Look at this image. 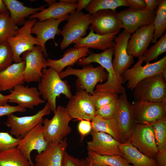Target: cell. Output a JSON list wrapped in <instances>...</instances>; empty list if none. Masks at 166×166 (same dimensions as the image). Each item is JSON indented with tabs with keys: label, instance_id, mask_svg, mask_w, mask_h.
Instances as JSON below:
<instances>
[{
	"label": "cell",
	"instance_id": "1",
	"mask_svg": "<svg viewBox=\"0 0 166 166\" xmlns=\"http://www.w3.org/2000/svg\"><path fill=\"white\" fill-rule=\"evenodd\" d=\"M113 55V47L98 53L89 51L87 57L81 58L77 63L78 65L82 66L92 62L99 64L107 72L108 76L105 83L96 85L95 90L121 94L126 93L125 88L123 86L125 81L122 77L114 70L112 62Z\"/></svg>",
	"mask_w": 166,
	"mask_h": 166
},
{
	"label": "cell",
	"instance_id": "2",
	"mask_svg": "<svg viewBox=\"0 0 166 166\" xmlns=\"http://www.w3.org/2000/svg\"><path fill=\"white\" fill-rule=\"evenodd\" d=\"M42 75L38 81V89L43 99L49 105L51 112L54 114L56 111V99L61 94L64 95L66 98L70 99L72 97L70 86L67 81L62 80L59 74L53 68L42 69Z\"/></svg>",
	"mask_w": 166,
	"mask_h": 166
},
{
	"label": "cell",
	"instance_id": "3",
	"mask_svg": "<svg viewBox=\"0 0 166 166\" xmlns=\"http://www.w3.org/2000/svg\"><path fill=\"white\" fill-rule=\"evenodd\" d=\"M59 74L61 79L70 75L76 76L77 78L75 84L77 91H85L91 95L93 94L97 83L107 80L108 76L107 72L101 65L94 67L90 64L83 66L81 69L68 66L65 71Z\"/></svg>",
	"mask_w": 166,
	"mask_h": 166
},
{
	"label": "cell",
	"instance_id": "4",
	"mask_svg": "<svg viewBox=\"0 0 166 166\" xmlns=\"http://www.w3.org/2000/svg\"><path fill=\"white\" fill-rule=\"evenodd\" d=\"M72 119L65 107L58 105L52 118H45L43 121L45 140L49 143L61 142L71 132L69 124Z\"/></svg>",
	"mask_w": 166,
	"mask_h": 166
},
{
	"label": "cell",
	"instance_id": "5",
	"mask_svg": "<svg viewBox=\"0 0 166 166\" xmlns=\"http://www.w3.org/2000/svg\"><path fill=\"white\" fill-rule=\"evenodd\" d=\"M134 101L166 102V83L161 73L139 82L133 90Z\"/></svg>",
	"mask_w": 166,
	"mask_h": 166
},
{
	"label": "cell",
	"instance_id": "6",
	"mask_svg": "<svg viewBox=\"0 0 166 166\" xmlns=\"http://www.w3.org/2000/svg\"><path fill=\"white\" fill-rule=\"evenodd\" d=\"M67 22L61 30L63 39L60 47L64 49L77 40L84 38L91 23V15L85 14L76 10L70 13L67 18Z\"/></svg>",
	"mask_w": 166,
	"mask_h": 166
},
{
	"label": "cell",
	"instance_id": "7",
	"mask_svg": "<svg viewBox=\"0 0 166 166\" xmlns=\"http://www.w3.org/2000/svg\"><path fill=\"white\" fill-rule=\"evenodd\" d=\"M37 21L36 19H28L21 27L18 29L14 36L7 38L6 42L12 48L15 63L23 61L21 55L24 52L32 50L35 45L41 46L40 42L31 33V29Z\"/></svg>",
	"mask_w": 166,
	"mask_h": 166
},
{
	"label": "cell",
	"instance_id": "8",
	"mask_svg": "<svg viewBox=\"0 0 166 166\" xmlns=\"http://www.w3.org/2000/svg\"><path fill=\"white\" fill-rule=\"evenodd\" d=\"M136 63L131 68L125 70L121 76L125 82L127 81V88L133 90L137 84L142 80L160 73L166 68V56L153 63H147L142 66L143 56L138 58Z\"/></svg>",
	"mask_w": 166,
	"mask_h": 166
},
{
	"label": "cell",
	"instance_id": "9",
	"mask_svg": "<svg viewBox=\"0 0 166 166\" xmlns=\"http://www.w3.org/2000/svg\"><path fill=\"white\" fill-rule=\"evenodd\" d=\"M128 142L140 152L156 160L158 149L153 128L150 124H135Z\"/></svg>",
	"mask_w": 166,
	"mask_h": 166
},
{
	"label": "cell",
	"instance_id": "10",
	"mask_svg": "<svg viewBox=\"0 0 166 166\" xmlns=\"http://www.w3.org/2000/svg\"><path fill=\"white\" fill-rule=\"evenodd\" d=\"M131 108L136 124H150L166 118V102L134 101Z\"/></svg>",
	"mask_w": 166,
	"mask_h": 166
},
{
	"label": "cell",
	"instance_id": "11",
	"mask_svg": "<svg viewBox=\"0 0 166 166\" xmlns=\"http://www.w3.org/2000/svg\"><path fill=\"white\" fill-rule=\"evenodd\" d=\"M51 111L47 103L44 108L35 114L19 117L12 113L7 116L5 123L10 128L9 133L16 138H23L29 132L38 124L42 123L44 116L49 115Z\"/></svg>",
	"mask_w": 166,
	"mask_h": 166
},
{
	"label": "cell",
	"instance_id": "12",
	"mask_svg": "<svg viewBox=\"0 0 166 166\" xmlns=\"http://www.w3.org/2000/svg\"><path fill=\"white\" fill-rule=\"evenodd\" d=\"M65 108L72 119L91 121L96 115L91 95L85 91H77Z\"/></svg>",
	"mask_w": 166,
	"mask_h": 166
},
{
	"label": "cell",
	"instance_id": "13",
	"mask_svg": "<svg viewBox=\"0 0 166 166\" xmlns=\"http://www.w3.org/2000/svg\"><path fill=\"white\" fill-rule=\"evenodd\" d=\"M22 55V60L26 61L23 73L25 82L29 83L39 81L42 76V69L47 67V60L42 47L35 45L33 49L26 51Z\"/></svg>",
	"mask_w": 166,
	"mask_h": 166
},
{
	"label": "cell",
	"instance_id": "14",
	"mask_svg": "<svg viewBox=\"0 0 166 166\" xmlns=\"http://www.w3.org/2000/svg\"><path fill=\"white\" fill-rule=\"evenodd\" d=\"M156 14V11L146 8L138 10L128 7L118 12L117 16L124 29L131 34L140 27L153 23Z\"/></svg>",
	"mask_w": 166,
	"mask_h": 166
},
{
	"label": "cell",
	"instance_id": "15",
	"mask_svg": "<svg viewBox=\"0 0 166 166\" xmlns=\"http://www.w3.org/2000/svg\"><path fill=\"white\" fill-rule=\"evenodd\" d=\"M42 123L36 125L29 132L19 141L16 147L28 160L30 165H34L30 154L34 150L38 154L45 150L49 143L44 139Z\"/></svg>",
	"mask_w": 166,
	"mask_h": 166
},
{
	"label": "cell",
	"instance_id": "16",
	"mask_svg": "<svg viewBox=\"0 0 166 166\" xmlns=\"http://www.w3.org/2000/svg\"><path fill=\"white\" fill-rule=\"evenodd\" d=\"M117 11L111 10H98L91 15L89 27L96 34L104 35L113 33L123 28L121 22L117 16Z\"/></svg>",
	"mask_w": 166,
	"mask_h": 166
},
{
	"label": "cell",
	"instance_id": "17",
	"mask_svg": "<svg viewBox=\"0 0 166 166\" xmlns=\"http://www.w3.org/2000/svg\"><path fill=\"white\" fill-rule=\"evenodd\" d=\"M131 36V34L124 29L114 39L112 65L115 72L120 76L134 62V57L128 55L127 51V43Z\"/></svg>",
	"mask_w": 166,
	"mask_h": 166
},
{
	"label": "cell",
	"instance_id": "18",
	"mask_svg": "<svg viewBox=\"0 0 166 166\" xmlns=\"http://www.w3.org/2000/svg\"><path fill=\"white\" fill-rule=\"evenodd\" d=\"M10 93L6 95L8 102L15 103L22 108L33 109L34 106L45 103L36 87H29L19 85L10 90Z\"/></svg>",
	"mask_w": 166,
	"mask_h": 166
},
{
	"label": "cell",
	"instance_id": "19",
	"mask_svg": "<svg viewBox=\"0 0 166 166\" xmlns=\"http://www.w3.org/2000/svg\"><path fill=\"white\" fill-rule=\"evenodd\" d=\"M90 132L92 140L86 142L88 151L102 156H122L119 146L121 142L105 133L93 130Z\"/></svg>",
	"mask_w": 166,
	"mask_h": 166
},
{
	"label": "cell",
	"instance_id": "20",
	"mask_svg": "<svg viewBox=\"0 0 166 166\" xmlns=\"http://www.w3.org/2000/svg\"><path fill=\"white\" fill-rule=\"evenodd\" d=\"M118 104L115 118L116 119L121 139V143L128 141L129 137L136 124L131 110V103L126 93L118 97Z\"/></svg>",
	"mask_w": 166,
	"mask_h": 166
},
{
	"label": "cell",
	"instance_id": "21",
	"mask_svg": "<svg viewBox=\"0 0 166 166\" xmlns=\"http://www.w3.org/2000/svg\"><path fill=\"white\" fill-rule=\"evenodd\" d=\"M154 31L153 23L137 29L128 41L127 47L128 54L138 58L143 56L151 42Z\"/></svg>",
	"mask_w": 166,
	"mask_h": 166
},
{
	"label": "cell",
	"instance_id": "22",
	"mask_svg": "<svg viewBox=\"0 0 166 166\" xmlns=\"http://www.w3.org/2000/svg\"><path fill=\"white\" fill-rule=\"evenodd\" d=\"M69 14L57 20L51 18L42 22L37 21L32 27L31 33L36 35V38L41 43L45 57L49 56L45 47L46 42L50 39L54 41L55 35L60 34L61 30L59 28V25L63 21L66 20Z\"/></svg>",
	"mask_w": 166,
	"mask_h": 166
},
{
	"label": "cell",
	"instance_id": "23",
	"mask_svg": "<svg viewBox=\"0 0 166 166\" xmlns=\"http://www.w3.org/2000/svg\"><path fill=\"white\" fill-rule=\"evenodd\" d=\"M67 146L66 137L60 143H49L45 150L36 156L34 166H61Z\"/></svg>",
	"mask_w": 166,
	"mask_h": 166
},
{
	"label": "cell",
	"instance_id": "24",
	"mask_svg": "<svg viewBox=\"0 0 166 166\" xmlns=\"http://www.w3.org/2000/svg\"><path fill=\"white\" fill-rule=\"evenodd\" d=\"M89 29L90 31L88 35L85 37L80 38L74 42L73 47H86L104 51L114 47V38L120 31L101 35L95 33L90 27Z\"/></svg>",
	"mask_w": 166,
	"mask_h": 166
},
{
	"label": "cell",
	"instance_id": "25",
	"mask_svg": "<svg viewBox=\"0 0 166 166\" xmlns=\"http://www.w3.org/2000/svg\"><path fill=\"white\" fill-rule=\"evenodd\" d=\"M25 60L12 64L0 72V92L12 89L15 86L23 85L25 82L24 71Z\"/></svg>",
	"mask_w": 166,
	"mask_h": 166
},
{
	"label": "cell",
	"instance_id": "26",
	"mask_svg": "<svg viewBox=\"0 0 166 166\" xmlns=\"http://www.w3.org/2000/svg\"><path fill=\"white\" fill-rule=\"evenodd\" d=\"M89 51V49L86 47L70 48L64 53L61 59H47V66L53 68L59 74L66 67L73 66L79 60L87 57Z\"/></svg>",
	"mask_w": 166,
	"mask_h": 166
},
{
	"label": "cell",
	"instance_id": "27",
	"mask_svg": "<svg viewBox=\"0 0 166 166\" xmlns=\"http://www.w3.org/2000/svg\"><path fill=\"white\" fill-rule=\"evenodd\" d=\"M77 7V3H67L59 0L48 8L30 15L29 19H38L41 22L51 18L58 19L76 10Z\"/></svg>",
	"mask_w": 166,
	"mask_h": 166
},
{
	"label": "cell",
	"instance_id": "28",
	"mask_svg": "<svg viewBox=\"0 0 166 166\" xmlns=\"http://www.w3.org/2000/svg\"><path fill=\"white\" fill-rule=\"evenodd\" d=\"M10 14V17L16 26L23 25L26 18L45 9V5L37 8L29 7L17 0H3Z\"/></svg>",
	"mask_w": 166,
	"mask_h": 166
},
{
	"label": "cell",
	"instance_id": "29",
	"mask_svg": "<svg viewBox=\"0 0 166 166\" xmlns=\"http://www.w3.org/2000/svg\"><path fill=\"white\" fill-rule=\"evenodd\" d=\"M119 146L122 156L133 166H158L156 160L140 152L129 142L121 143Z\"/></svg>",
	"mask_w": 166,
	"mask_h": 166
},
{
	"label": "cell",
	"instance_id": "30",
	"mask_svg": "<svg viewBox=\"0 0 166 166\" xmlns=\"http://www.w3.org/2000/svg\"><path fill=\"white\" fill-rule=\"evenodd\" d=\"M91 121L92 130L107 133L121 143L117 121L115 118L105 119L96 115Z\"/></svg>",
	"mask_w": 166,
	"mask_h": 166
},
{
	"label": "cell",
	"instance_id": "31",
	"mask_svg": "<svg viewBox=\"0 0 166 166\" xmlns=\"http://www.w3.org/2000/svg\"><path fill=\"white\" fill-rule=\"evenodd\" d=\"M30 163L17 147L0 153V166H29Z\"/></svg>",
	"mask_w": 166,
	"mask_h": 166
},
{
	"label": "cell",
	"instance_id": "32",
	"mask_svg": "<svg viewBox=\"0 0 166 166\" xmlns=\"http://www.w3.org/2000/svg\"><path fill=\"white\" fill-rule=\"evenodd\" d=\"M85 160L88 163H95L107 166H133L122 156L116 155L102 156L88 151Z\"/></svg>",
	"mask_w": 166,
	"mask_h": 166
},
{
	"label": "cell",
	"instance_id": "33",
	"mask_svg": "<svg viewBox=\"0 0 166 166\" xmlns=\"http://www.w3.org/2000/svg\"><path fill=\"white\" fill-rule=\"evenodd\" d=\"M153 24L154 31L151 42L155 43L157 39L163 35L166 29V0H161L156 10V16Z\"/></svg>",
	"mask_w": 166,
	"mask_h": 166
},
{
	"label": "cell",
	"instance_id": "34",
	"mask_svg": "<svg viewBox=\"0 0 166 166\" xmlns=\"http://www.w3.org/2000/svg\"><path fill=\"white\" fill-rule=\"evenodd\" d=\"M123 6L129 7L126 0H91L85 10L92 15L99 10H115Z\"/></svg>",
	"mask_w": 166,
	"mask_h": 166
},
{
	"label": "cell",
	"instance_id": "35",
	"mask_svg": "<svg viewBox=\"0 0 166 166\" xmlns=\"http://www.w3.org/2000/svg\"><path fill=\"white\" fill-rule=\"evenodd\" d=\"M18 28L11 20L9 12L0 14V45L6 42L8 38L14 36Z\"/></svg>",
	"mask_w": 166,
	"mask_h": 166
},
{
	"label": "cell",
	"instance_id": "36",
	"mask_svg": "<svg viewBox=\"0 0 166 166\" xmlns=\"http://www.w3.org/2000/svg\"><path fill=\"white\" fill-rule=\"evenodd\" d=\"M150 124L153 128L158 150L162 151L166 149V118L158 120Z\"/></svg>",
	"mask_w": 166,
	"mask_h": 166
},
{
	"label": "cell",
	"instance_id": "37",
	"mask_svg": "<svg viewBox=\"0 0 166 166\" xmlns=\"http://www.w3.org/2000/svg\"><path fill=\"white\" fill-rule=\"evenodd\" d=\"M166 52V34H164L155 44L147 49L143 55L144 61L149 63L156 59L161 54Z\"/></svg>",
	"mask_w": 166,
	"mask_h": 166
},
{
	"label": "cell",
	"instance_id": "38",
	"mask_svg": "<svg viewBox=\"0 0 166 166\" xmlns=\"http://www.w3.org/2000/svg\"><path fill=\"white\" fill-rule=\"evenodd\" d=\"M92 101L96 110L109 103L118 97V94L94 90L91 95Z\"/></svg>",
	"mask_w": 166,
	"mask_h": 166
},
{
	"label": "cell",
	"instance_id": "39",
	"mask_svg": "<svg viewBox=\"0 0 166 166\" xmlns=\"http://www.w3.org/2000/svg\"><path fill=\"white\" fill-rule=\"evenodd\" d=\"M13 52L7 42L0 45V72L12 64Z\"/></svg>",
	"mask_w": 166,
	"mask_h": 166
},
{
	"label": "cell",
	"instance_id": "40",
	"mask_svg": "<svg viewBox=\"0 0 166 166\" xmlns=\"http://www.w3.org/2000/svg\"><path fill=\"white\" fill-rule=\"evenodd\" d=\"M118 97L96 110V115L105 119L115 118L118 106Z\"/></svg>",
	"mask_w": 166,
	"mask_h": 166
},
{
	"label": "cell",
	"instance_id": "41",
	"mask_svg": "<svg viewBox=\"0 0 166 166\" xmlns=\"http://www.w3.org/2000/svg\"><path fill=\"white\" fill-rule=\"evenodd\" d=\"M22 138L14 137L8 132H0V153L16 147Z\"/></svg>",
	"mask_w": 166,
	"mask_h": 166
},
{
	"label": "cell",
	"instance_id": "42",
	"mask_svg": "<svg viewBox=\"0 0 166 166\" xmlns=\"http://www.w3.org/2000/svg\"><path fill=\"white\" fill-rule=\"evenodd\" d=\"M26 109L20 106H11L7 104L3 105H0V117L8 116L16 112H24Z\"/></svg>",
	"mask_w": 166,
	"mask_h": 166
},
{
	"label": "cell",
	"instance_id": "43",
	"mask_svg": "<svg viewBox=\"0 0 166 166\" xmlns=\"http://www.w3.org/2000/svg\"><path fill=\"white\" fill-rule=\"evenodd\" d=\"M78 125V132L82 138L90 132L92 130V125L90 121L81 120Z\"/></svg>",
	"mask_w": 166,
	"mask_h": 166
},
{
	"label": "cell",
	"instance_id": "44",
	"mask_svg": "<svg viewBox=\"0 0 166 166\" xmlns=\"http://www.w3.org/2000/svg\"><path fill=\"white\" fill-rule=\"evenodd\" d=\"M61 166H81V160L70 155L66 151Z\"/></svg>",
	"mask_w": 166,
	"mask_h": 166
},
{
	"label": "cell",
	"instance_id": "45",
	"mask_svg": "<svg viewBox=\"0 0 166 166\" xmlns=\"http://www.w3.org/2000/svg\"><path fill=\"white\" fill-rule=\"evenodd\" d=\"M129 7L135 10H142L146 8L144 0H126Z\"/></svg>",
	"mask_w": 166,
	"mask_h": 166
},
{
	"label": "cell",
	"instance_id": "46",
	"mask_svg": "<svg viewBox=\"0 0 166 166\" xmlns=\"http://www.w3.org/2000/svg\"><path fill=\"white\" fill-rule=\"evenodd\" d=\"M156 160L158 166H166V149L162 151L158 150Z\"/></svg>",
	"mask_w": 166,
	"mask_h": 166
},
{
	"label": "cell",
	"instance_id": "47",
	"mask_svg": "<svg viewBox=\"0 0 166 166\" xmlns=\"http://www.w3.org/2000/svg\"><path fill=\"white\" fill-rule=\"evenodd\" d=\"M146 9L156 11L157 9L161 0H144Z\"/></svg>",
	"mask_w": 166,
	"mask_h": 166
},
{
	"label": "cell",
	"instance_id": "48",
	"mask_svg": "<svg viewBox=\"0 0 166 166\" xmlns=\"http://www.w3.org/2000/svg\"><path fill=\"white\" fill-rule=\"evenodd\" d=\"M91 0H78L76 11L79 12L83 9H86Z\"/></svg>",
	"mask_w": 166,
	"mask_h": 166
},
{
	"label": "cell",
	"instance_id": "49",
	"mask_svg": "<svg viewBox=\"0 0 166 166\" xmlns=\"http://www.w3.org/2000/svg\"><path fill=\"white\" fill-rule=\"evenodd\" d=\"M8 12V9L3 0H0V14H5Z\"/></svg>",
	"mask_w": 166,
	"mask_h": 166
},
{
	"label": "cell",
	"instance_id": "50",
	"mask_svg": "<svg viewBox=\"0 0 166 166\" xmlns=\"http://www.w3.org/2000/svg\"><path fill=\"white\" fill-rule=\"evenodd\" d=\"M8 100L6 95H4L0 92V105H4L7 104Z\"/></svg>",
	"mask_w": 166,
	"mask_h": 166
},
{
	"label": "cell",
	"instance_id": "51",
	"mask_svg": "<svg viewBox=\"0 0 166 166\" xmlns=\"http://www.w3.org/2000/svg\"><path fill=\"white\" fill-rule=\"evenodd\" d=\"M60 1L67 3H77V0H60Z\"/></svg>",
	"mask_w": 166,
	"mask_h": 166
},
{
	"label": "cell",
	"instance_id": "52",
	"mask_svg": "<svg viewBox=\"0 0 166 166\" xmlns=\"http://www.w3.org/2000/svg\"><path fill=\"white\" fill-rule=\"evenodd\" d=\"M44 1L47 2L49 6L56 2V1L54 0H45Z\"/></svg>",
	"mask_w": 166,
	"mask_h": 166
},
{
	"label": "cell",
	"instance_id": "53",
	"mask_svg": "<svg viewBox=\"0 0 166 166\" xmlns=\"http://www.w3.org/2000/svg\"><path fill=\"white\" fill-rule=\"evenodd\" d=\"M162 76L164 80L166 81V68H165L161 73Z\"/></svg>",
	"mask_w": 166,
	"mask_h": 166
},
{
	"label": "cell",
	"instance_id": "54",
	"mask_svg": "<svg viewBox=\"0 0 166 166\" xmlns=\"http://www.w3.org/2000/svg\"><path fill=\"white\" fill-rule=\"evenodd\" d=\"M81 160V166H86V162L85 160L83 158L80 160Z\"/></svg>",
	"mask_w": 166,
	"mask_h": 166
},
{
	"label": "cell",
	"instance_id": "55",
	"mask_svg": "<svg viewBox=\"0 0 166 166\" xmlns=\"http://www.w3.org/2000/svg\"><path fill=\"white\" fill-rule=\"evenodd\" d=\"M92 166H107L105 165L99 164H97L95 163L92 164Z\"/></svg>",
	"mask_w": 166,
	"mask_h": 166
},
{
	"label": "cell",
	"instance_id": "56",
	"mask_svg": "<svg viewBox=\"0 0 166 166\" xmlns=\"http://www.w3.org/2000/svg\"><path fill=\"white\" fill-rule=\"evenodd\" d=\"M86 166H92V164L89 163H88L86 162Z\"/></svg>",
	"mask_w": 166,
	"mask_h": 166
},
{
	"label": "cell",
	"instance_id": "57",
	"mask_svg": "<svg viewBox=\"0 0 166 166\" xmlns=\"http://www.w3.org/2000/svg\"><path fill=\"white\" fill-rule=\"evenodd\" d=\"M29 166H35L34 165H30Z\"/></svg>",
	"mask_w": 166,
	"mask_h": 166
}]
</instances>
